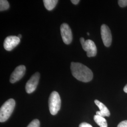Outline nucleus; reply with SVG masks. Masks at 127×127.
Masks as SVG:
<instances>
[{"label": "nucleus", "mask_w": 127, "mask_h": 127, "mask_svg": "<svg viewBox=\"0 0 127 127\" xmlns=\"http://www.w3.org/2000/svg\"><path fill=\"white\" fill-rule=\"evenodd\" d=\"M117 127H127V120L123 121L119 123Z\"/></svg>", "instance_id": "16"}, {"label": "nucleus", "mask_w": 127, "mask_h": 127, "mask_svg": "<svg viewBox=\"0 0 127 127\" xmlns=\"http://www.w3.org/2000/svg\"><path fill=\"white\" fill-rule=\"evenodd\" d=\"M94 120L100 127H108L107 121L103 117L95 115L94 116Z\"/></svg>", "instance_id": "11"}, {"label": "nucleus", "mask_w": 127, "mask_h": 127, "mask_svg": "<svg viewBox=\"0 0 127 127\" xmlns=\"http://www.w3.org/2000/svg\"><path fill=\"white\" fill-rule=\"evenodd\" d=\"M87 34H88V35H90V33H89V32H87Z\"/></svg>", "instance_id": "21"}, {"label": "nucleus", "mask_w": 127, "mask_h": 127, "mask_svg": "<svg viewBox=\"0 0 127 127\" xmlns=\"http://www.w3.org/2000/svg\"><path fill=\"white\" fill-rule=\"evenodd\" d=\"M40 73L38 72L32 75L26 85V91L28 94L32 93L36 89L40 79Z\"/></svg>", "instance_id": "7"}, {"label": "nucleus", "mask_w": 127, "mask_h": 127, "mask_svg": "<svg viewBox=\"0 0 127 127\" xmlns=\"http://www.w3.org/2000/svg\"><path fill=\"white\" fill-rule=\"evenodd\" d=\"M79 127H93L91 124L87 123H81Z\"/></svg>", "instance_id": "17"}, {"label": "nucleus", "mask_w": 127, "mask_h": 127, "mask_svg": "<svg viewBox=\"0 0 127 127\" xmlns=\"http://www.w3.org/2000/svg\"><path fill=\"white\" fill-rule=\"evenodd\" d=\"M15 106V101L13 99L6 101L0 109V122L3 123L8 120L13 112Z\"/></svg>", "instance_id": "2"}, {"label": "nucleus", "mask_w": 127, "mask_h": 127, "mask_svg": "<svg viewBox=\"0 0 127 127\" xmlns=\"http://www.w3.org/2000/svg\"><path fill=\"white\" fill-rule=\"evenodd\" d=\"M95 103L100 110L99 111L96 112V115L103 117L110 116V112L107 107L104 104L98 100H95Z\"/></svg>", "instance_id": "10"}, {"label": "nucleus", "mask_w": 127, "mask_h": 127, "mask_svg": "<svg viewBox=\"0 0 127 127\" xmlns=\"http://www.w3.org/2000/svg\"><path fill=\"white\" fill-rule=\"evenodd\" d=\"M58 2L57 0H44L43 3L46 9L48 10H51L56 7Z\"/></svg>", "instance_id": "12"}, {"label": "nucleus", "mask_w": 127, "mask_h": 127, "mask_svg": "<svg viewBox=\"0 0 127 127\" xmlns=\"http://www.w3.org/2000/svg\"><path fill=\"white\" fill-rule=\"evenodd\" d=\"M18 38L20 39L21 38V37L22 36H21V34H19L18 36Z\"/></svg>", "instance_id": "20"}, {"label": "nucleus", "mask_w": 127, "mask_h": 127, "mask_svg": "<svg viewBox=\"0 0 127 127\" xmlns=\"http://www.w3.org/2000/svg\"><path fill=\"white\" fill-rule=\"evenodd\" d=\"M26 72V67L25 65H20L17 67L10 75V82L12 83H15L22 78Z\"/></svg>", "instance_id": "8"}, {"label": "nucleus", "mask_w": 127, "mask_h": 127, "mask_svg": "<svg viewBox=\"0 0 127 127\" xmlns=\"http://www.w3.org/2000/svg\"><path fill=\"white\" fill-rule=\"evenodd\" d=\"M61 34L64 42L66 44H69L73 40V35L71 29L68 24L63 23L60 27Z\"/></svg>", "instance_id": "5"}, {"label": "nucleus", "mask_w": 127, "mask_h": 127, "mask_svg": "<svg viewBox=\"0 0 127 127\" xmlns=\"http://www.w3.org/2000/svg\"><path fill=\"white\" fill-rule=\"evenodd\" d=\"M71 70L73 76L80 81L88 82L93 79V74L91 70L82 64L72 62Z\"/></svg>", "instance_id": "1"}, {"label": "nucleus", "mask_w": 127, "mask_h": 127, "mask_svg": "<svg viewBox=\"0 0 127 127\" xmlns=\"http://www.w3.org/2000/svg\"><path fill=\"white\" fill-rule=\"evenodd\" d=\"M20 39L16 36H9L5 38L3 46L5 49L7 51H11L18 45Z\"/></svg>", "instance_id": "9"}, {"label": "nucleus", "mask_w": 127, "mask_h": 127, "mask_svg": "<svg viewBox=\"0 0 127 127\" xmlns=\"http://www.w3.org/2000/svg\"><path fill=\"white\" fill-rule=\"evenodd\" d=\"M118 4L121 7H125L127 6V0H118Z\"/></svg>", "instance_id": "15"}, {"label": "nucleus", "mask_w": 127, "mask_h": 127, "mask_svg": "<svg viewBox=\"0 0 127 127\" xmlns=\"http://www.w3.org/2000/svg\"><path fill=\"white\" fill-rule=\"evenodd\" d=\"M80 42L83 49L87 52V55L88 57H93L96 56L97 49L94 42L91 40L85 41L83 38H81Z\"/></svg>", "instance_id": "4"}, {"label": "nucleus", "mask_w": 127, "mask_h": 127, "mask_svg": "<svg viewBox=\"0 0 127 127\" xmlns=\"http://www.w3.org/2000/svg\"><path fill=\"white\" fill-rule=\"evenodd\" d=\"M101 35L104 46L107 47H109L112 41V36L109 27L105 24L102 25L101 27Z\"/></svg>", "instance_id": "6"}, {"label": "nucleus", "mask_w": 127, "mask_h": 127, "mask_svg": "<svg viewBox=\"0 0 127 127\" xmlns=\"http://www.w3.org/2000/svg\"><path fill=\"white\" fill-rule=\"evenodd\" d=\"M123 91H124L127 93V84L125 85V86L124 87V89H123Z\"/></svg>", "instance_id": "19"}, {"label": "nucleus", "mask_w": 127, "mask_h": 127, "mask_svg": "<svg viewBox=\"0 0 127 127\" xmlns=\"http://www.w3.org/2000/svg\"><path fill=\"white\" fill-rule=\"evenodd\" d=\"M40 123L38 119H34L30 123L27 127H40Z\"/></svg>", "instance_id": "14"}, {"label": "nucleus", "mask_w": 127, "mask_h": 127, "mask_svg": "<svg viewBox=\"0 0 127 127\" xmlns=\"http://www.w3.org/2000/svg\"><path fill=\"white\" fill-rule=\"evenodd\" d=\"M61 99L57 91H53L49 99V106L50 114L53 115L57 114L61 107Z\"/></svg>", "instance_id": "3"}, {"label": "nucleus", "mask_w": 127, "mask_h": 127, "mask_svg": "<svg viewBox=\"0 0 127 127\" xmlns=\"http://www.w3.org/2000/svg\"><path fill=\"white\" fill-rule=\"evenodd\" d=\"M9 2L6 0H0V11L7 10L9 8Z\"/></svg>", "instance_id": "13"}, {"label": "nucleus", "mask_w": 127, "mask_h": 127, "mask_svg": "<svg viewBox=\"0 0 127 127\" xmlns=\"http://www.w3.org/2000/svg\"><path fill=\"white\" fill-rule=\"evenodd\" d=\"M71 1L74 4L76 5L79 3V2H80L79 0H71Z\"/></svg>", "instance_id": "18"}]
</instances>
